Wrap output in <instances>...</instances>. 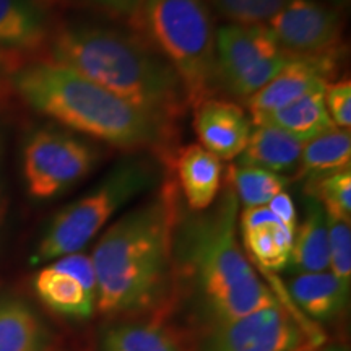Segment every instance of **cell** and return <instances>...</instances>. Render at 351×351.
Masks as SVG:
<instances>
[{
	"instance_id": "16",
	"label": "cell",
	"mask_w": 351,
	"mask_h": 351,
	"mask_svg": "<svg viewBox=\"0 0 351 351\" xmlns=\"http://www.w3.org/2000/svg\"><path fill=\"white\" fill-rule=\"evenodd\" d=\"M238 221L245 251L258 267L265 270L287 269L295 231L285 226L267 205L244 208Z\"/></svg>"
},
{
	"instance_id": "24",
	"label": "cell",
	"mask_w": 351,
	"mask_h": 351,
	"mask_svg": "<svg viewBox=\"0 0 351 351\" xmlns=\"http://www.w3.org/2000/svg\"><path fill=\"white\" fill-rule=\"evenodd\" d=\"M306 192L322 205L328 218L351 221V169L307 179Z\"/></svg>"
},
{
	"instance_id": "35",
	"label": "cell",
	"mask_w": 351,
	"mask_h": 351,
	"mask_svg": "<svg viewBox=\"0 0 351 351\" xmlns=\"http://www.w3.org/2000/svg\"><path fill=\"white\" fill-rule=\"evenodd\" d=\"M330 2H332V3H335V5L343 7V5H348L350 0H330Z\"/></svg>"
},
{
	"instance_id": "15",
	"label": "cell",
	"mask_w": 351,
	"mask_h": 351,
	"mask_svg": "<svg viewBox=\"0 0 351 351\" xmlns=\"http://www.w3.org/2000/svg\"><path fill=\"white\" fill-rule=\"evenodd\" d=\"M171 166L176 186L181 191L187 207L195 213L212 207L225 182L223 161L202 145L191 143L174 152Z\"/></svg>"
},
{
	"instance_id": "1",
	"label": "cell",
	"mask_w": 351,
	"mask_h": 351,
	"mask_svg": "<svg viewBox=\"0 0 351 351\" xmlns=\"http://www.w3.org/2000/svg\"><path fill=\"white\" fill-rule=\"evenodd\" d=\"M179 189L171 169L156 192L101 234L91 254L101 314L134 313L156 302L176 280Z\"/></svg>"
},
{
	"instance_id": "33",
	"label": "cell",
	"mask_w": 351,
	"mask_h": 351,
	"mask_svg": "<svg viewBox=\"0 0 351 351\" xmlns=\"http://www.w3.org/2000/svg\"><path fill=\"white\" fill-rule=\"evenodd\" d=\"M38 2L43 3V5L49 10V8L54 5H62V3H67L69 0H38Z\"/></svg>"
},
{
	"instance_id": "26",
	"label": "cell",
	"mask_w": 351,
	"mask_h": 351,
	"mask_svg": "<svg viewBox=\"0 0 351 351\" xmlns=\"http://www.w3.org/2000/svg\"><path fill=\"white\" fill-rule=\"evenodd\" d=\"M231 25H267L288 0H207Z\"/></svg>"
},
{
	"instance_id": "23",
	"label": "cell",
	"mask_w": 351,
	"mask_h": 351,
	"mask_svg": "<svg viewBox=\"0 0 351 351\" xmlns=\"http://www.w3.org/2000/svg\"><path fill=\"white\" fill-rule=\"evenodd\" d=\"M226 181L230 182L239 204L247 208L269 204L276 194L285 191L289 179L287 176L270 173L261 168L231 165L228 168Z\"/></svg>"
},
{
	"instance_id": "13",
	"label": "cell",
	"mask_w": 351,
	"mask_h": 351,
	"mask_svg": "<svg viewBox=\"0 0 351 351\" xmlns=\"http://www.w3.org/2000/svg\"><path fill=\"white\" fill-rule=\"evenodd\" d=\"M192 109L195 135L205 150L221 161L236 160L244 152L254 125L238 103L210 98Z\"/></svg>"
},
{
	"instance_id": "31",
	"label": "cell",
	"mask_w": 351,
	"mask_h": 351,
	"mask_svg": "<svg viewBox=\"0 0 351 351\" xmlns=\"http://www.w3.org/2000/svg\"><path fill=\"white\" fill-rule=\"evenodd\" d=\"M19 67H21V62L0 51V88L3 86V83H10V75Z\"/></svg>"
},
{
	"instance_id": "14",
	"label": "cell",
	"mask_w": 351,
	"mask_h": 351,
	"mask_svg": "<svg viewBox=\"0 0 351 351\" xmlns=\"http://www.w3.org/2000/svg\"><path fill=\"white\" fill-rule=\"evenodd\" d=\"M51 34L47 8L38 0H0V51L21 65L47 47Z\"/></svg>"
},
{
	"instance_id": "19",
	"label": "cell",
	"mask_w": 351,
	"mask_h": 351,
	"mask_svg": "<svg viewBox=\"0 0 351 351\" xmlns=\"http://www.w3.org/2000/svg\"><path fill=\"white\" fill-rule=\"evenodd\" d=\"M327 215L317 200L307 199L306 218L296 226L289 263L298 274H317L328 269Z\"/></svg>"
},
{
	"instance_id": "11",
	"label": "cell",
	"mask_w": 351,
	"mask_h": 351,
	"mask_svg": "<svg viewBox=\"0 0 351 351\" xmlns=\"http://www.w3.org/2000/svg\"><path fill=\"white\" fill-rule=\"evenodd\" d=\"M341 54L302 57L293 56L278 75L271 78L251 98L245 99L252 125L314 91L326 90L333 80Z\"/></svg>"
},
{
	"instance_id": "28",
	"label": "cell",
	"mask_w": 351,
	"mask_h": 351,
	"mask_svg": "<svg viewBox=\"0 0 351 351\" xmlns=\"http://www.w3.org/2000/svg\"><path fill=\"white\" fill-rule=\"evenodd\" d=\"M324 104L333 125L350 130L351 127V82L348 77L332 80L324 90Z\"/></svg>"
},
{
	"instance_id": "32",
	"label": "cell",
	"mask_w": 351,
	"mask_h": 351,
	"mask_svg": "<svg viewBox=\"0 0 351 351\" xmlns=\"http://www.w3.org/2000/svg\"><path fill=\"white\" fill-rule=\"evenodd\" d=\"M3 150H5V140H3V132H2V129H0V226H2L3 218H5V213H7L5 189H3V178H2Z\"/></svg>"
},
{
	"instance_id": "36",
	"label": "cell",
	"mask_w": 351,
	"mask_h": 351,
	"mask_svg": "<svg viewBox=\"0 0 351 351\" xmlns=\"http://www.w3.org/2000/svg\"><path fill=\"white\" fill-rule=\"evenodd\" d=\"M326 351H345L343 348H337V346H332V348H328Z\"/></svg>"
},
{
	"instance_id": "2",
	"label": "cell",
	"mask_w": 351,
	"mask_h": 351,
	"mask_svg": "<svg viewBox=\"0 0 351 351\" xmlns=\"http://www.w3.org/2000/svg\"><path fill=\"white\" fill-rule=\"evenodd\" d=\"M10 86L28 108L73 134L129 153H150L169 168L176 124L117 98L49 60H29L10 75Z\"/></svg>"
},
{
	"instance_id": "27",
	"label": "cell",
	"mask_w": 351,
	"mask_h": 351,
	"mask_svg": "<svg viewBox=\"0 0 351 351\" xmlns=\"http://www.w3.org/2000/svg\"><path fill=\"white\" fill-rule=\"evenodd\" d=\"M351 221L327 217L328 225V267L345 287L351 283Z\"/></svg>"
},
{
	"instance_id": "7",
	"label": "cell",
	"mask_w": 351,
	"mask_h": 351,
	"mask_svg": "<svg viewBox=\"0 0 351 351\" xmlns=\"http://www.w3.org/2000/svg\"><path fill=\"white\" fill-rule=\"evenodd\" d=\"M103 148L67 129L39 127L23 145V181L36 200L59 197L85 181L103 160Z\"/></svg>"
},
{
	"instance_id": "4",
	"label": "cell",
	"mask_w": 351,
	"mask_h": 351,
	"mask_svg": "<svg viewBox=\"0 0 351 351\" xmlns=\"http://www.w3.org/2000/svg\"><path fill=\"white\" fill-rule=\"evenodd\" d=\"M205 212L179 230L181 270L213 324L230 322L274 306L275 296L254 270L238 241L239 202L230 182ZM195 213V212H194ZM210 324V326H213Z\"/></svg>"
},
{
	"instance_id": "12",
	"label": "cell",
	"mask_w": 351,
	"mask_h": 351,
	"mask_svg": "<svg viewBox=\"0 0 351 351\" xmlns=\"http://www.w3.org/2000/svg\"><path fill=\"white\" fill-rule=\"evenodd\" d=\"M34 289L47 307L70 317H90L96 309V275L91 257L77 252L38 271Z\"/></svg>"
},
{
	"instance_id": "8",
	"label": "cell",
	"mask_w": 351,
	"mask_h": 351,
	"mask_svg": "<svg viewBox=\"0 0 351 351\" xmlns=\"http://www.w3.org/2000/svg\"><path fill=\"white\" fill-rule=\"evenodd\" d=\"M291 59L267 25L221 26L217 32L218 93L249 99Z\"/></svg>"
},
{
	"instance_id": "22",
	"label": "cell",
	"mask_w": 351,
	"mask_h": 351,
	"mask_svg": "<svg viewBox=\"0 0 351 351\" xmlns=\"http://www.w3.org/2000/svg\"><path fill=\"white\" fill-rule=\"evenodd\" d=\"M41 320L25 301L8 298L0 302V351H44Z\"/></svg>"
},
{
	"instance_id": "9",
	"label": "cell",
	"mask_w": 351,
	"mask_h": 351,
	"mask_svg": "<svg viewBox=\"0 0 351 351\" xmlns=\"http://www.w3.org/2000/svg\"><path fill=\"white\" fill-rule=\"evenodd\" d=\"M304 343H315L309 330L275 302L244 317L208 326L195 351H291Z\"/></svg>"
},
{
	"instance_id": "20",
	"label": "cell",
	"mask_w": 351,
	"mask_h": 351,
	"mask_svg": "<svg viewBox=\"0 0 351 351\" xmlns=\"http://www.w3.org/2000/svg\"><path fill=\"white\" fill-rule=\"evenodd\" d=\"M351 135L350 130L332 129L304 143L298 163L295 179H311L335 171L350 169Z\"/></svg>"
},
{
	"instance_id": "25",
	"label": "cell",
	"mask_w": 351,
	"mask_h": 351,
	"mask_svg": "<svg viewBox=\"0 0 351 351\" xmlns=\"http://www.w3.org/2000/svg\"><path fill=\"white\" fill-rule=\"evenodd\" d=\"M104 351H179L171 337L153 326L111 328L103 341Z\"/></svg>"
},
{
	"instance_id": "18",
	"label": "cell",
	"mask_w": 351,
	"mask_h": 351,
	"mask_svg": "<svg viewBox=\"0 0 351 351\" xmlns=\"http://www.w3.org/2000/svg\"><path fill=\"white\" fill-rule=\"evenodd\" d=\"M289 295L311 317L328 320L345 309L350 288L345 287L332 271L298 274L289 282Z\"/></svg>"
},
{
	"instance_id": "6",
	"label": "cell",
	"mask_w": 351,
	"mask_h": 351,
	"mask_svg": "<svg viewBox=\"0 0 351 351\" xmlns=\"http://www.w3.org/2000/svg\"><path fill=\"white\" fill-rule=\"evenodd\" d=\"M163 168V163L152 155L129 153L122 158L90 192L56 215L32 262L41 263L80 252L121 208L160 184Z\"/></svg>"
},
{
	"instance_id": "29",
	"label": "cell",
	"mask_w": 351,
	"mask_h": 351,
	"mask_svg": "<svg viewBox=\"0 0 351 351\" xmlns=\"http://www.w3.org/2000/svg\"><path fill=\"white\" fill-rule=\"evenodd\" d=\"M80 2L98 8L114 19H125L130 21L142 7L143 0H80Z\"/></svg>"
},
{
	"instance_id": "34",
	"label": "cell",
	"mask_w": 351,
	"mask_h": 351,
	"mask_svg": "<svg viewBox=\"0 0 351 351\" xmlns=\"http://www.w3.org/2000/svg\"><path fill=\"white\" fill-rule=\"evenodd\" d=\"M317 350H319V345H315V343H304V345L298 346V348L291 350V351H317Z\"/></svg>"
},
{
	"instance_id": "10",
	"label": "cell",
	"mask_w": 351,
	"mask_h": 351,
	"mask_svg": "<svg viewBox=\"0 0 351 351\" xmlns=\"http://www.w3.org/2000/svg\"><path fill=\"white\" fill-rule=\"evenodd\" d=\"M267 26L276 43L291 56L341 54L343 21L340 13L317 0H288Z\"/></svg>"
},
{
	"instance_id": "5",
	"label": "cell",
	"mask_w": 351,
	"mask_h": 351,
	"mask_svg": "<svg viewBox=\"0 0 351 351\" xmlns=\"http://www.w3.org/2000/svg\"><path fill=\"white\" fill-rule=\"evenodd\" d=\"M129 25L176 70L189 108L218 98L217 28L207 0H143Z\"/></svg>"
},
{
	"instance_id": "30",
	"label": "cell",
	"mask_w": 351,
	"mask_h": 351,
	"mask_svg": "<svg viewBox=\"0 0 351 351\" xmlns=\"http://www.w3.org/2000/svg\"><path fill=\"white\" fill-rule=\"evenodd\" d=\"M267 207L271 210V213H274L285 226H288L291 231L296 230L298 226L296 207H295V202H293L291 195H289L288 192L283 191L280 192V194H276L274 199L267 204Z\"/></svg>"
},
{
	"instance_id": "17",
	"label": "cell",
	"mask_w": 351,
	"mask_h": 351,
	"mask_svg": "<svg viewBox=\"0 0 351 351\" xmlns=\"http://www.w3.org/2000/svg\"><path fill=\"white\" fill-rule=\"evenodd\" d=\"M302 147L304 142L278 127L254 125L249 142L238 156L236 165L261 168L283 176L298 168Z\"/></svg>"
},
{
	"instance_id": "3",
	"label": "cell",
	"mask_w": 351,
	"mask_h": 351,
	"mask_svg": "<svg viewBox=\"0 0 351 351\" xmlns=\"http://www.w3.org/2000/svg\"><path fill=\"white\" fill-rule=\"evenodd\" d=\"M47 60L173 124L189 109L176 70L135 32L96 21H69L52 29Z\"/></svg>"
},
{
	"instance_id": "21",
	"label": "cell",
	"mask_w": 351,
	"mask_h": 351,
	"mask_svg": "<svg viewBox=\"0 0 351 351\" xmlns=\"http://www.w3.org/2000/svg\"><path fill=\"white\" fill-rule=\"evenodd\" d=\"M261 124L278 127L304 143L335 129L324 104V90L302 96L301 99L263 119Z\"/></svg>"
}]
</instances>
